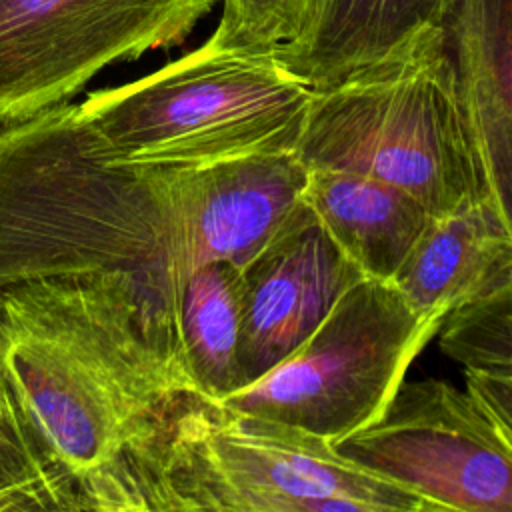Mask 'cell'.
Returning a JSON list of instances; mask_svg holds the SVG:
<instances>
[{"mask_svg": "<svg viewBox=\"0 0 512 512\" xmlns=\"http://www.w3.org/2000/svg\"><path fill=\"white\" fill-rule=\"evenodd\" d=\"M306 168L294 154L204 166L118 162L58 104L0 128V288L46 278L102 286L146 348L198 398L182 296L212 262L244 266L294 216Z\"/></svg>", "mask_w": 512, "mask_h": 512, "instance_id": "obj_1", "label": "cell"}, {"mask_svg": "<svg viewBox=\"0 0 512 512\" xmlns=\"http://www.w3.org/2000/svg\"><path fill=\"white\" fill-rule=\"evenodd\" d=\"M0 364L88 512L106 506L128 456L190 398L90 280L2 286Z\"/></svg>", "mask_w": 512, "mask_h": 512, "instance_id": "obj_2", "label": "cell"}, {"mask_svg": "<svg viewBox=\"0 0 512 512\" xmlns=\"http://www.w3.org/2000/svg\"><path fill=\"white\" fill-rule=\"evenodd\" d=\"M294 156L304 168L394 186L430 216L492 198L442 26L420 30L330 86L312 88Z\"/></svg>", "mask_w": 512, "mask_h": 512, "instance_id": "obj_3", "label": "cell"}, {"mask_svg": "<svg viewBox=\"0 0 512 512\" xmlns=\"http://www.w3.org/2000/svg\"><path fill=\"white\" fill-rule=\"evenodd\" d=\"M310 96L272 52L208 38L144 78L90 92L78 108L118 162L204 166L294 154Z\"/></svg>", "mask_w": 512, "mask_h": 512, "instance_id": "obj_4", "label": "cell"}, {"mask_svg": "<svg viewBox=\"0 0 512 512\" xmlns=\"http://www.w3.org/2000/svg\"><path fill=\"white\" fill-rule=\"evenodd\" d=\"M440 324L392 282L360 278L288 356L214 402L338 444L388 408Z\"/></svg>", "mask_w": 512, "mask_h": 512, "instance_id": "obj_5", "label": "cell"}, {"mask_svg": "<svg viewBox=\"0 0 512 512\" xmlns=\"http://www.w3.org/2000/svg\"><path fill=\"white\" fill-rule=\"evenodd\" d=\"M216 0H0V120L68 102L120 60L188 38Z\"/></svg>", "mask_w": 512, "mask_h": 512, "instance_id": "obj_6", "label": "cell"}, {"mask_svg": "<svg viewBox=\"0 0 512 512\" xmlns=\"http://www.w3.org/2000/svg\"><path fill=\"white\" fill-rule=\"evenodd\" d=\"M334 448L428 500L512 512V424L452 382L404 380L372 424Z\"/></svg>", "mask_w": 512, "mask_h": 512, "instance_id": "obj_7", "label": "cell"}, {"mask_svg": "<svg viewBox=\"0 0 512 512\" xmlns=\"http://www.w3.org/2000/svg\"><path fill=\"white\" fill-rule=\"evenodd\" d=\"M158 440L170 458L240 488L346 500L372 512H410L426 500L316 434L210 400L182 398Z\"/></svg>", "mask_w": 512, "mask_h": 512, "instance_id": "obj_8", "label": "cell"}, {"mask_svg": "<svg viewBox=\"0 0 512 512\" xmlns=\"http://www.w3.org/2000/svg\"><path fill=\"white\" fill-rule=\"evenodd\" d=\"M360 278L366 276L300 202L290 222L240 268L242 386L288 356Z\"/></svg>", "mask_w": 512, "mask_h": 512, "instance_id": "obj_9", "label": "cell"}, {"mask_svg": "<svg viewBox=\"0 0 512 512\" xmlns=\"http://www.w3.org/2000/svg\"><path fill=\"white\" fill-rule=\"evenodd\" d=\"M424 318L442 320L456 308L512 286V222L492 198L430 216L392 278Z\"/></svg>", "mask_w": 512, "mask_h": 512, "instance_id": "obj_10", "label": "cell"}, {"mask_svg": "<svg viewBox=\"0 0 512 512\" xmlns=\"http://www.w3.org/2000/svg\"><path fill=\"white\" fill-rule=\"evenodd\" d=\"M442 28L488 190L510 212L512 0H454Z\"/></svg>", "mask_w": 512, "mask_h": 512, "instance_id": "obj_11", "label": "cell"}, {"mask_svg": "<svg viewBox=\"0 0 512 512\" xmlns=\"http://www.w3.org/2000/svg\"><path fill=\"white\" fill-rule=\"evenodd\" d=\"M302 202L362 276L386 282L430 220V212L406 192L326 168H306Z\"/></svg>", "mask_w": 512, "mask_h": 512, "instance_id": "obj_12", "label": "cell"}, {"mask_svg": "<svg viewBox=\"0 0 512 512\" xmlns=\"http://www.w3.org/2000/svg\"><path fill=\"white\" fill-rule=\"evenodd\" d=\"M454 0H320L306 30L272 56L310 88L374 64L420 30L444 26Z\"/></svg>", "mask_w": 512, "mask_h": 512, "instance_id": "obj_13", "label": "cell"}, {"mask_svg": "<svg viewBox=\"0 0 512 512\" xmlns=\"http://www.w3.org/2000/svg\"><path fill=\"white\" fill-rule=\"evenodd\" d=\"M180 326L198 398L214 402L240 388V266L198 268L184 288Z\"/></svg>", "mask_w": 512, "mask_h": 512, "instance_id": "obj_14", "label": "cell"}, {"mask_svg": "<svg viewBox=\"0 0 512 512\" xmlns=\"http://www.w3.org/2000/svg\"><path fill=\"white\" fill-rule=\"evenodd\" d=\"M438 334L442 350L462 364L466 390L512 414V286L452 310Z\"/></svg>", "mask_w": 512, "mask_h": 512, "instance_id": "obj_15", "label": "cell"}, {"mask_svg": "<svg viewBox=\"0 0 512 512\" xmlns=\"http://www.w3.org/2000/svg\"><path fill=\"white\" fill-rule=\"evenodd\" d=\"M0 512H88L28 416L0 426Z\"/></svg>", "mask_w": 512, "mask_h": 512, "instance_id": "obj_16", "label": "cell"}, {"mask_svg": "<svg viewBox=\"0 0 512 512\" xmlns=\"http://www.w3.org/2000/svg\"><path fill=\"white\" fill-rule=\"evenodd\" d=\"M154 452L166 476L208 512H372L346 500L302 498L234 486L190 464L170 458L162 450L158 436L154 440Z\"/></svg>", "mask_w": 512, "mask_h": 512, "instance_id": "obj_17", "label": "cell"}, {"mask_svg": "<svg viewBox=\"0 0 512 512\" xmlns=\"http://www.w3.org/2000/svg\"><path fill=\"white\" fill-rule=\"evenodd\" d=\"M320 0H222L212 40L224 48L272 52L296 40Z\"/></svg>", "mask_w": 512, "mask_h": 512, "instance_id": "obj_18", "label": "cell"}, {"mask_svg": "<svg viewBox=\"0 0 512 512\" xmlns=\"http://www.w3.org/2000/svg\"><path fill=\"white\" fill-rule=\"evenodd\" d=\"M156 436L128 456L118 484L100 512L114 510L120 500H134L146 512H208L166 476L154 452Z\"/></svg>", "mask_w": 512, "mask_h": 512, "instance_id": "obj_19", "label": "cell"}, {"mask_svg": "<svg viewBox=\"0 0 512 512\" xmlns=\"http://www.w3.org/2000/svg\"><path fill=\"white\" fill-rule=\"evenodd\" d=\"M24 410L20 408L8 380H6V374L2 370V364H0V426H6V424H12L20 418H24Z\"/></svg>", "mask_w": 512, "mask_h": 512, "instance_id": "obj_20", "label": "cell"}, {"mask_svg": "<svg viewBox=\"0 0 512 512\" xmlns=\"http://www.w3.org/2000/svg\"><path fill=\"white\" fill-rule=\"evenodd\" d=\"M410 512H466V510H460V508H454V506H448V504H442V502H434V500H422L418 502Z\"/></svg>", "mask_w": 512, "mask_h": 512, "instance_id": "obj_21", "label": "cell"}, {"mask_svg": "<svg viewBox=\"0 0 512 512\" xmlns=\"http://www.w3.org/2000/svg\"><path fill=\"white\" fill-rule=\"evenodd\" d=\"M116 508L118 510H112V512H146L138 502H134V500H120L118 504H116Z\"/></svg>", "mask_w": 512, "mask_h": 512, "instance_id": "obj_22", "label": "cell"}]
</instances>
